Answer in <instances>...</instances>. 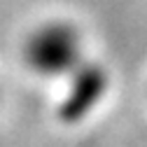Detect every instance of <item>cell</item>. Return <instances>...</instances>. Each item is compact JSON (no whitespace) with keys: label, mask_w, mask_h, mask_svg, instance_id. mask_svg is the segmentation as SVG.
Listing matches in <instances>:
<instances>
[{"label":"cell","mask_w":147,"mask_h":147,"mask_svg":"<svg viewBox=\"0 0 147 147\" xmlns=\"http://www.w3.org/2000/svg\"><path fill=\"white\" fill-rule=\"evenodd\" d=\"M26 59L33 70L42 75H63L80 61L77 35L65 26H51L33 35L28 42Z\"/></svg>","instance_id":"cell-1"},{"label":"cell","mask_w":147,"mask_h":147,"mask_svg":"<svg viewBox=\"0 0 147 147\" xmlns=\"http://www.w3.org/2000/svg\"><path fill=\"white\" fill-rule=\"evenodd\" d=\"M105 89H107V77L98 65H89V68L77 70L75 82H72L68 96H65V100L59 110L61 119L70 121V124L82 121L98 105V100L105 94Z\"/></svg>","instance_id":"cell-2"}]
</instances>
